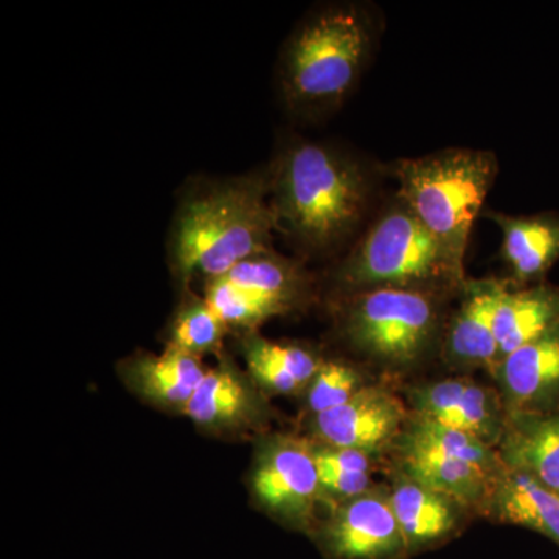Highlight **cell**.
<instances>
[{
    "label": "cell",
    "mask_w": 559,
    "mask_h": 559,
    "mask_svg": "<svg viewBox=\"0 0 559 559\" xmlns=\"http://www.w3.org/2000/svg\"><path fill=\"white\" fill-rule=\"evenodd\" d=\"M367 385L362 373L344 360H325L307 388V406L311 417L347 403Z\"/></svg>",
    "instance_id": "cell-26"
},
{
    "label": "cell",
    "mask_w": 559,
    "mask_h": 559,
    "mask_svg": "<svg viewBox=\"0 0 559 559\" xmlns=\"http://www.w3.org/2000/svg\"><path fill=\"white\" fill-rule=\"evenodd\" d=\"M226 330L207 300L190 294L171 320L168 345L201 358L205 353L218 352Z\"/></svg>",
    "instance_id": "cell-25"
},
{
    "label": "cell",
    "mask_w": 559,
    "mask_h": 559,
    "mask_svg": "<svg viewBox=\"0 0 559 559\" xmlns=\"http://www.w3.org/2000/svg\"><path fill=\"white\" fill-rule=\"evenodd\" d=\"M389 489L409 557L457 536L471 514L455 500L412 480L401 471Z\"/></svg>",
    "instance_id": "cell-13"
},
{
    "label": "cell",
    "mask_w": 559,
    "mask_h": 559,
    "mask_svg": "<svg viewBox=\"0 0 559 559\" xmlns=\"http://www.w3.org/2000/svg\"><path fill=\"white\" fill-rule=\"evenodd\" d=\"M250 380L277 395H296L307 390L323 359L311 349L296 344H282L249 334L242 345Z\"/></svg>",
    "instance_id": "cell-21"
},
{
    "label": "cell",
    "mask_w": 559,
    "mask_h": 559,
    "mask_svg": "<svg viewBox=\"0 0 559 559\" xmlns=\"http://www.w3.org/2000/svg\"><path fill=\"white\" fill-rule=\"evenodd\" d=\"M204 299L227 329H257L290 311L286 305L238 288L223 277L205 280Z\"/></svg>",
    "instance_id": "cell-24"
},
{
    "label": "cell",
    "mask_w": 559,
    "mask_h": 559,
    "mask_svg": "<svg viewBox=\"0 0 559 559\" xmlns=\"http://www.w3.org/2000/svg\"><path fill=\"white\" fill-rule=\"evenodd\" d=\"M395 451L401 473L455 500L471 514L484 516L499 474L488 473L460 460L441 457L432 452L400 447H395Z\"/></svg>",
    "instance_id": "cell-18"
},
{
    "label": "cell",
    "mask_w": 559,
    "mask_h": 559,
    "mask_svg": "<svg viewBox=\"0 0 559 559\" xmlns=\"http://www.w3.org/2000/svg\"><path fill=\"white\" fill-rule=\"evenodd\" d=\"M200 356L167 345L159 355L142 353L121 367L123 380L143 400L154 406L183 411L204 378Z\"/></svg>",
    "instance_id": "cell-15"
},
{
    "label": "cell",
    "mask_w": 559,
    "mask_h": 559,
    "mask_svg": "<svg viewBox=\"0 0 559 559\" xmlns=\"http://www.w3.org/2000/svg\"><path fill=\"white\" fill-rule=\"evenodd\" d=\"M267 173L277 231L308 253L340 249L373 201L369 165L331 143L290 139Z\"/></svg>",
    "instance_id": "cell-1"
},
{
    "label": "cell",
    "mask_w": 559,
    "mask_h": 559,
    "mask_svg": "<svg viewBox=\"0 0 559 559\" xmlns=\"http://www.w3.org/2000/svg\"><path fill=\"white\" fill-rule=\"evenodd\" d=\"M345 296L374 288L444 293L466 285L459 263L399 197L360 235L334 272Z\"/></svg>",
    "instance_id": "cell-4"
},
{
    "label": "cell",
    "mask_w": 559,
    "mask_h": 559,
    "mask_svg": "<svg viewBox=\"0 0 559 559\" xmlns=\"http://www.w3.org/2000/svg\"><path fill=\"white\" fill-rule=\"evenodd\" d=\"M223 278L257 296L280 301L289 310L300 305L308 289L307 274L299 264L274 250L241 261Z\"/></svg>",
    "instance_id": "cell-23"
},
{
    "label": "cell",
    "mask_w": 559,
    "mask_h": 559,
    "mask_svg": "<svg viewBox=\"0 0 559 559\" xmlns=\"http://www.w3.org/2000/svg\"><path fill=\"white\" fill-rule=\"evenodd\" d=\"M558 325L559 288L535 285L510 290L506 286L495 314L500 360Z\"/></svg>",
    "instance_id": "cell-20"
},
{
    "label": "cell",
    "mask_w": 559,
    "mask_h": 559,
    "mask_svg": "<svg viewBox=\"0 0 559 559\" xmlns=\"http://www.w3.org/2000/svg\"><path fill=\"white\" fill-rule=\"evenodd\" d=\"M378 28L369 7L333 2L301 20L280 55L278 84L294 116H330L358 87L374 46Z\"/></svg>",
    "instance_id": "cell-3"
},
{
    "label": "cell",
    "mask_w": 559,
    "mask_h": 559,
    "mask_svg": "<svg viewBox=\"0 0 559 559\" xmlns=\"http://www.w3.org/2000/svg\"><path fill=\"white\" fill-rule=\"evenodd\" d=\"M502 234V257L518 282H535L559 260V215L489 212Z\"/></svg>",
    "instance_id": "cell-19"
},
{
    "label": "cell",
    "mask_w": 559,
    "mask_h": 559,
    "mask_svg": "<svg viewBox=\"0 0 559 559\" xmlns=\"http://www.w3.org/2000/svg\"><path fill=\"white\" fill-rule=\"evenodd\" d=\"M496 450L507 468L559 492V411L509 414Z\"/></svg>",
    "instance_id": "cell-16"
},
{
    "label": "cell",
    "mask_w": 559,
    "mask_h": 559,
    "mask_svg": "<svg viewBox=\"0 0 559 559\" xmlns=\"http://www.w3.org/2000/svg\"><path fill=\"white\" fill-rule=\"evenodd\" d=\"M495 378L509 414L555 411L559 403V325L500 360Z\"/></svg>",
    "instance_id": "cell-11"
},
{
    "label": "cell",
    "mask_w": 559,
    "mask_h": 559,
    "mask_svg": "<svg viewBox=\"0 0 559 559\" xmlns=\"http://www.w3.org/2000/svg\"><path fill=\"white\" fill-rule=\"evenodd\" d=\"M377 457L378 455L371 454V452L314 443L316 465L320 471L373 474L374 459Z\"/></svg>",
    "instance_id": "cell-27"
},
{
    "label": "cell",
    "mask_w": 559,
    "mask_h": 559,
    "mask_svg": "<svg viewBox=\"0 0 559 559\" xmlns=\"http://www.w3.org/2000/svg\"><path fill=\"white\" fill-rule=\"evenodd\" d=\"M484 516L532 530L559 546V492L522 471L506 466L499 474Z\"/></svg>",
    "instance_id": "cell-17"
},
{
    "label": "cell",
    "mask_w": 559,
    "mask_h": 559,
    "mask_svg": "<svg viewBox=\"0 0 559 559\" xmlns=\"http://www.w3.org/2000/svg\"><path fill=\"white\" fill-rule=\"evenodd\" d=\"M395 447L432 452L441 457L460 460L491 474H500L506 469L496 448L489 447L485 441L463 430L448 428L433 419L414 414L411 415Z\"/></svg>",
    "instance_id": "cell-22"
},
{
    "label": "cell",
    "mask_w": 559,
    "mask_h": 559,
    "mask_svg": "<svg viewBox=\"0 0 559 559\" xmlns=\"http://www.w3.org/2000/svg\"><path fill=\"white\" fill-rule=\"evenodd\" d=\"M341 333L356 352L389 369L406 370L437 344L441 331L440 293L374 288L345 296Z\"/></svg>",
    "instance_id": "cell-6"
},
{
    "label": "cell",
    "mask_w": 559,
    "mask_h": 559,
    "mask_svg": "<svg viewBox=\"0 0 559 559\" xmlns=\"http://www.w3.org/2000/svg\"><path fill=\"white\" fill-rule=\"evenodd\" d=\"M506 285L496 280L466 282L465 299L444 331V359L462 369H487L496 374L500 364L495 314Z\"/></svg>",
    "instance_id": "cell-12"
},
{
    "label": "cell",
    "mask_w": 559,
    "mask_h": 559,
    "mask_svg": "<svg viewBox=\"0 0 559 559\" xmlns=\"http://www.w3.org/2000/svg\"><path fill=\"white\" fill-rule=\"evenodd\" d=\"M275 231L267 170L212 180L180 201L168 260L182 283L198 274L223 277L241 261L272 250Z\"/></svg>",
    "instance_id": "cell-2"
},
{
    "label": "cell",
    "mask_w": 559,
    "mask_h": 559,
    "mask_svg": "<svg viewBox=\"0 0 559 559\" xmlns=\"http://www.w3.org/2000/svg\"><path fill=\"white\" fill-rule=\"evenodd\" d=\"M409 400L414 415L463 430L492 448H498L509 418L500 393L469 378L417 385Z\"/></svg>",
    "instance_id": "cell-10"
},
{
    "label": "cell",
    "mask_w": 559,
    "mask_h": 559,
    "mask_svg": "<svg viewBox=\"0 0 559 559\" xmlns=\"http://www.w3.org/2000/svg\"><path fill=\"white\" fill-rule=\"evenodd\" d=\"M230 362L205 371L182 414L205 429H235L263 417V403L255 382H250Z\"/></svg>",
    "instance_id": "cell-14"
},
{
    "label": "cell",
    "mask_w": 559,
    "mask_h": 559,
    "mask_svg": "<svg viewBox=\"0 0 559 559\" xmlns=\"http://www.w3.org/2000/svg\"><path fill=\"white\" fill-rule=\"evenodd\" d=\"M250 491L274 520L314 535L319 506L329 503L320 487L314 441L293 433L261 439L250 473Z\"/></svg>",
    "instance_id": "cell-7"
},
{
    "label": "cell",
    "mask_w": 559,
    "mask_h": 559,
    "mask_svg": "<svg viewBox=\"0 0 559 559\" xmlns=\"http://www.w3.org/2000/svg\"><path fill=\"white\" fill-rule=\"evenodd\" d=\"M312 536L329 559L409 557L385 487H374L359 498L333 506Z\"/></svg>",
    "instance_id": "cell-8"
},
{
    "label": "cell",
    "mask_w": 559,
    "mask_h": 559,
    "mask_svg": "<svg viewBox=\"0 0 559 559\" xmlns=\"http://www.w3.org/2000/svg\"><path fill=\"white\" fill-rule=\"evenodd\" d=\"M411 415L403 401L382 385H364L347 403L311 417L314 443L380 455L395 447Z\"/></svg>",
    "instance_id": "cell-9"
},
{
    "label": "cell",
    "mask_w": 559,
    "mask_h": 559,
    "mask_svg": "<svg viewBox=\"0 0 559 559\" xmlns=\"http://www.w3.org/2000/svg\"><path fill=\"white\" fill-rule=\"evenodd\" d=\"M498 157L491 151L448 148L393 167L399 194L459 263L465 264L474 221L498 178Z\"/></svg>",
    "instance_id": "cell-5"
}]
</instances>
